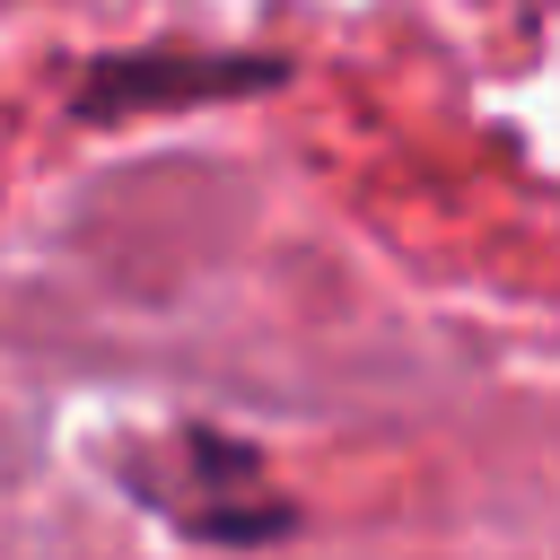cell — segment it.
<instances>
[{
  "label": "cell",
  "mask_w": 560,
  "mask_h": 560,
  "mask_svg": "<svg viewBox=\"0 0 560 560\" xmlns=\"http://www.w3.org/2000/svg\"><path fill=\"white\" fill-rule=\"evenodd\" d=\"M289 88V52H105L79 79V122H122V114H166V105H228V96H271Z\"/></svg>",
  "instance_id": "7a4b0ae2"
},
{
  "label": "cell",
  "mask_w": 560,
  "mask_h": 560,
  "mask_svg": "<svg viewBox=\"0 0 560 560\" xmlns=\"http://www.w3.org/2000/svg\"><path fill=\"white\" fill-rule=\"evenodd\" d=\"M114 481L166 516L184 542H219V551H262L280 534H298V499L271 481L262 446L210 429V420H184L149 446H114Z\"/></svg>",
  "instance_id": "6da1fadb"
}]
</instances>
